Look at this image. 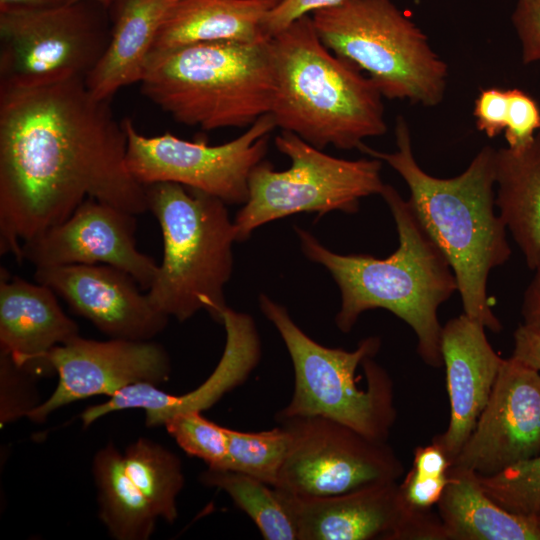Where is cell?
I'll return each instance as SVG.
<instances>
[{
  "mask_svg": "<svg viewBox=\"0 0 540 540\" xmlns=\"http://www.w3.org/2000/svg\"><path fill=\"white\" fill-rule=\"evenodd\" d=\"M36 282L51 288L78 315L110 338L152 340L169 317L156 309L128 273L109 265L37 267Z\"/></svg>",
  "mask_w": 540,
  "mask_h": 540,
  "instance_id": "18",
  "label": "cell"
},
{
  "mask_svg": "<svg viewBox=\"0 0 540 540\" xmlns=\"http://www.w3.org/2000/svg\"><path fill=\"white\" fill-rule=\"evenodd\" d=\"M77 336V324L64 313L51 288L1 269L0 353L38 376L41 359Z\"/></svg>",
  "mask_w": 540,
  "mask_h": 540,
  "instance_id": "20",
  "label": "cell"
},
{
  "mask_svg": "<svg viewBox=\"0 0 540 540\" xmlns=\"http://www.w3.org/2000/svg\"><path fill=\"white\" fill-rule=\"evenodd\" d=\"M92 475L97 488L99 517L116 540H147L158 516L127 475L123 454L111 442L93 457Z\"/></svg>",
  "mask_w": 540,
  "mask_h": 540,
  "instance_id": "25",
  "label": "cell"
},
{
  "mask_svg": "<svg viewBox=\"0 0 540 540\" xmlns=\"http://www.w3.org/2000/svg\"><path fill=\"white\" fill-rule=\"evenodd\" d=\"M447 480V473L439 476H427L418 474L411 469L399 485L404 498L409 504L427 509L437 504Z\"/></svg>",
  "mask_w": 540,
  "mask_h": 540,
  "instance_id": "36",
  "label": "cell"
},
{
  "mask_svg": "<svg viewBox=\"0 0 540 540\" xmlns=\"http://www.w3.org/2000/svg\"><path fill=\"white\" fill-rule=\"evenodd\" d=\"M201 481L225 491L244 511L266 540H298L297 528L282 494L248 475L208 468Z\"/></svg>",
  "mask_w": 540,
  "mask_h": 540,
  "instance_id": "27",
  "label": "cell"
},
{
  "mask_svg": "<svg viewBox=\"0 0 540 540\" xmlns=\"http://www.w3.org/2000/svg\"><path fill=\"white\" fill-rule=\"evenodd\" d=\"M164 426L186 454L203 460L208 468H224L228 453L227 428L197 411L175 415Z\"/></svg>",
  "mask_w": 540,
  "mask_h": 540,
  "instance_id": "30",
  "label": "cell"
},
{
  "mask_svg": "<svg viewBox=\"0 0 540 540\" xmlns=\"http://www.w3.org/2000/svg\"><path fill=\"white\" fill-rule=\"evenodd\" d=\"M36 375L16 365L12 359L0 353L1 424H7L28 414L39 404L31 391V377Z\"/></svg>",
  "mask_w": 540,
  "mask_h": 540,
  "instance_id": "31",
  "label": "cell"
},
{
  "mask_svg": "<svg viewBox=\"0 0 540 540\" xmlns=\"http://www.w3.org/2000/svg\"><path fill=\"white\" fill-rule=\"evenodd\" d=\"M135 216L88 198L64 221L23 243L20 262L26 260L35 268L109 265L128 273L148 290L158 264L137 249Z\"/></svg>",
  "mask_w": 540,
  "mask_h": 540,
  "instance_id": "16",
  "label": "cell"
},
{
  "mask_svg": "<svg viewBox=\"0 0 540 540\" xmlns=\"http://www.w3.org/2000/svg\"><path fill=\"white\" fill-rule=\"evenodd\" d=\"M127 135L126 162L142 185L174 182L219 198L226 204H244L253 168L263 161L271 132V114L260 117L237 138L220 145L188 141L171 133L145 136L130 119L123 122Z\"/></svg>",
  "mask_w": 540,
  "mask_h": 540,
  "instance_id": "11",
  "label": "cell"
},
{
  "mask_svg": "<svg viewBox=\"0 0 540 540\" xmlns=\"http://www.w3.org/2000/svg\"><path fill=\"white\" fill-rule=\"evenodd\" d=\"M495 205L533 270L540 261V132L523 149H496Z\"/></svg>",
  "mask_w": 540,
  "mask_h": 540,
  "instance_id": "24",
  "label": "cell"
},
{
  "mask_svg": "<svg viewBox=\"0 0 540 540\" xmlns=\"http://www.w3.org/2000/svg\"><path fill=\"white\" fill-rule=\"evenodd\" d=\"M540 453V373L503 359L489 400L450 466L492 476Z\"/></svg>",
  "mask_w": 540,
  "mask_h": 540,
  "instance_id": "15",
  "label": "cell"
},
{
  "mask_svg": "<svg viewBox=\"0 0 540 540\" xmlns=\"http://www.w3.org/2000/svg\"><path fill=\"white\" fill-rule=\"evenodd\" d=\"M144 187L163 239L162 261L147 290L150 302L180 322L205 310L221 323L237 241L226 203L174 182Z\"/></svg>",
  "mask_w": 540,
  "mask_h": 540,
  "instance_id": "6",
  "label": "cell"
},
{
  "mask_svg": "<svg viewBox=\"0 0 540 540\" xmlns=\"http://www.w3.org/2000/svg\"><path fill=\"white\" fill-rule=\"evenodd\" d=\"M450 461L435 443L417 447L414 451L413 470L421 475L439 476L447 473Z\"/></svg>",
  "mask_w": 540,
  "mask_h": 540,
  "instance_id": "38",
  "label": "cell"
},
{
  "mask_svg": "<svg viewBox=\"0 0 540 540\" xmlns=\"http://www.w3.org/2000/svg\"><path fill=\"white\" fill-rule=\"evenodd\" d=\"M345 1L347 0H282L266 13L262 21V33L269 40L297 19L321 9L338 6Z\"/></svg>",
  "mask_w": 540,
  "mask_h": 540,
  "instance_id": "34",
  "label": "cell"
},
{
  "mask_svg": "<svg viewBox=\"0 0 540 540\" xmlns=\"http://www.w3.org/2000/svg\"><path fill=\"white\" fill-rule=\"evenodd\" d=\"M437 502L447 540H540L535 517L511 513L483 490L478 474L450 466Z\"/></svg>",
  "mask_w": 540,
  "mask_h": 540,
  "instance_id": "23",
  "label": "cell"
},
{
  "mask_svg": "<svg viewBox=\"0 0 540 540\" xmlns=\"http://www.w3.org/2000/svg\"><path fill=\"white\" fill-rule=\"evenodd\" d=\"M485 326L465 313L450 319L441 331L450 420L432 442L451 461L473 432L486 406L503 358L492 348Z\"/></svg>",
  "mask_w": 540,
  "mask_h": 540,
  "instance_id": "19",
  "label": "cell"
},
{
  "mask_svg": "<svg viewBox=\"0 0 540 540\" xmlns=\"http://www.w3.org/2000/svg\"><path fill=\"white\" fill-rule=\"evenodd\" d=\"M311 18L323 44L365 71L383 97L426 107L442 102L447 64L392 0H347Z\"/></svg>",
  "mask_w": 540,
  "mask_h": 540,
  "instance_id": "8",
  "label": "cell"
},
{
  "mask_svg": "<svg viewBox=\"0 0 540 540\" xmlns=\"http://www.w3.org/2000/svg\"><path fill=\"white\" fill-rule=\"evenodd\" d=\"M276 79V127L319 149H358L387 131L382 94L353 64L330 51L303 16L269 39Z\"/></svg>",
  "mask_w": 540,
  "mask_h": 540,
  "instance_id": "4",
  "label": "cell"
},
{
  "mask_svg": "<svg viewBox=\"0 0 540 540\" xmlns=\"http://www.w3.org/2000/svg\"><path fill=\"white\" fill-rule=\"evenodd\" d=\"M279 492L298 540H447L439 515L409 504L397 481L325 497Z\"/></svg>",
  "mask_w": 540,
  "mask_h": 540,
  "instance_id": "13",
  "label": "cell"
},
{
  "mask_svg": "<svg viewBox=\"0 0 540 540\" xmlns=\"http://www.w3.org/2000/svg\"><path fill=\"white\" fill-rule=\"evenodd\" d=\"M174 2L119 0L108 45L85 78L90 93L110 100L121 88L140 83L158 30Z\"/></svg>",
  "mask_w": 540,
  "mask_h": 540,
  "instance_id": "21",
  "label": "cell"
},
{
  "mask_svg": "<svg viewBox=\"0 0 540 540\" xmlns=\"http://www.w3.org/2000/svg\"><path fill=\"white\" fill-rule=\"evenodd\" d=\"M47 370L57 373L58 383L50 397L27 416L38 423L75 401L97 395L109 397L138 382H167L171 362L164 347L152 340L97 341L79 335L52 348L41 359L38 374Z\"/></svg>",
  "mask_w": 540,
  "mask_h": 540,
  "instance_id": "14",
  "label": "cell"
},
{
  "mask_svg": "<svg viewBox=\"0 0 540 540\" xmlns=\"http://www.w3.org/2000/svg\"><path fill=\"white\" fill-rule=\"evenodd\" d=\"M533 271L534 276L524 292L521 315L524 324L540 327V261Z\"/></svg>",
  "mask_w": 540,
  "mask_h": 540,
  "instance_id": "39",
  "label": "cell"
},
{
  "mask_svg": "<svg viewBox=\"0 0 540 540\" xmlns=\"http://www.w3.org/2000/svg\"><path fill=\"white\" fill-rule=\"evenodd\" d=\"M485 493L507 511L535 517L540 509V455L492 476L478 474Z\"/></svg>",
  "mask_w": 540,
  "mask_h": 540,
  "instance_id": "29",
  "label": "cell"
},
{
  "mask_svg": "<svg viewBox=\"0 0 540 540\" xmlns=\"http://www.w3.org/2000/svg\"><path fill=\"white\" fill-rule=\"evenodd\" d=\"M108 8L88 0L31 12H0V87L85 79L112 31Z\"/></svg>",
  "mask_w": 540,
  "mask_h": 540,
  "instance_id": "10",
  "label": "cell"
},
{
  "mask_svg": "<svg viewBox=\"0 0 540 540\" xmlns=\"http://www.w3.org/2000/svg\"><path fill=\"white\" fill-rule=\"evenodd\" d=\"M259 306L279 332L294 369L292 398L277 418L323 416L387 441L396 410L392 380L373 360L380 339L365 338L353 351L329 348L310 338L267 295L260 294Z\"/></svg>",
  "mask_w": 540,
  "mask_h": 540,
  "instance_id": "7",
  "label": "cell"
},
{
  "mask_svg": "<svg viewBox=\"0 0 540 540\" xmlns=\"http://www.w3.org/2000/svg\"><path fill=\"white\" fill-rule=\"evenodd\" d=\"M380 195L394 218L399 240L397 249L387 258L335 253L307 230L295 227L301 250L312 262L323 265L339 287L341 305L335 323L340 331L350 332L365 311L385 309L412 328L421 359L429 366L440 367L442 326L438 309L458 291L456 277L410 202L388 184Z\"/></svg>",
  "mask_w": 540,
  "mask_h": 540,
  "instance_id": "2",
  "label": "cell"
},
{
  "mask_svg": "<svg viewBox=\"0 0 540 540\" xmlns=\"http://www.w3.org/2000/svg\"><path fill=\"white\" fill-rule=\"evenodd\" d=\"M277 149L291 165L276 171L265 161L250 173L249 195L233 221L237 241L258 227L300 212L324 215L338 210L354 214L360 199L381 193V160H347L328 155L296 134L281 130Z\"/></svg>",
  "mask_w": 540,
  "mask_h": 540,
  "instance_id": "9",
  "label": "cell"
},
{
  "mask_svg": "<svg viewBox=\"0 0 540 540\" xmlns=\"http://www.w3.org/2000/svg\"><path fill=\"white\" fill-rule=\"evenodd\" d=\"M88 1L96 2L110 9L112 6H116L119 0H88Z\"/></svg>",
  "mask_w": 540,
  "mask_h": 540,
  "instance_id": "41",
  "label": "cell"
},
{
  "mask_svg": "<svg viewBox=\"0 0 540 540\" xmlns=\"http://www.w3.org/2000/svg\"><path fill=\"white\" fill-rule=\"evenodd\" d=\"M507 95L505 139L507 147L520 150L533 141L540 129V108L537 102L521 89H508Z\"/></svg>",
  "mask_w": 540,
  "mask_h": 540,
  "instance_id": "32",
  "label": "cell"
},
{
  "mask_svg": "<svg viewBox=\"0 0 540 540\" xmlns=\"http://www.w3.org/2000/svg\"><path fill=\"white\" fill-rule=\"evenodd\" d=\"M75 0H0V12H31L64 6Z\"/></svg>",
  "mask_w": 540,
  "mask_h": 540,
  "instance_id": "40",
  "label": "cell"
},
{
  "mask_svg": "<svg viewBox=\"0 0 540 540\" xmlns=\"http://www.w3.org/2000/svg\"><path fill=\"white\" fill-rule=\"evenodd\" d=\"M126 152L123 123L85 79L0 87V253L20 261L23 243L88 198L146 212Z\"/></svg>",
  "mask_w": 540,
  "mask_h": 540,
  "instance_id": "1",
  "label": "cell"
},
{
  "mask_svg": "<svg viewBox=\"0 0 540 540\" xmlns=\"http://www.w3.org/2000/svg\"><path fill=\"white\" fill-rule=\"evenodd\" d=\"M290 436L274 488L294 497L343 494L397 481L404 467L387 441L369 438L323 416L277 418Z\"/></svg>",
  "mask_w": 540,
  "mask_h": 540,
  "instance_id": "12",
  "label": "cell"
},
{
  "mask_svg": "<svg viewBox=\"0 0 540 540\" xmlns=\"http://www.w3.org/2000/svg\"><path fill=\"white\" fill-rule=\"evenodd\" d=\"M124 468L158 516L173 523L178 516L177 497L184 474L176 454L159 443L140 437L123 454Z\"/></svg>",
  "mask_w": 540,
  "mask_h": 540,
  "instance_id": "26",
  "label": "cell"
},
{
  "mask_svg": "<svg viewBox=\"0 0 540 540\" xmlns=\"http://www.w3.org/2000/svg\"><path fill=\"white\" fill-rule=\"evenodd\" d=\"M226 332L223 354L211 375L196 389L171 395L149 382L128 385L100 404L89 406L81 414L85 427L101 417L126 409H143L148 427L164 426L173 416L202 412L226 393L243 384L261 358L260 337L253 318L228 306L222 312Z\"/></svg>",
  "mask_w": 540,
  "mask_h": 540,
  "instance_id": "17",
  "label": "cell"
},
{
  "mask_svg": "<svg viewBox=\"0 0 540 540\" xmlns=\"http://www.w3.org/2000/svg\"><path fill=\"white\" fill-rule=\"evenodd\" d=\"M397 150L385 153L362 143L358 150L388 163L405 181L409 202L421 224L448 260L458 284L463 313L498 333L501 322L487 295L490 271L511 256L506 226L495 214V152L484 146L467 169L453 178L426 173L414 158L409 126L395 125Z\"/></svg>",
  "mask_w": 540,
  "mask_h": 540,
  "instance_id": "3",
  "label": "cell"
},
{
  "mask_svg": "<svg viewBox=\"0 0 540 540\" xmlns=\"http://www.w3.org/2000/svg\"><path fill=\"white\" fill-rule=\"evenodd\" d=\"M170 1H171V2H176V1H178V0H170Z\"/></svg>",
  "mask_w": 540,
  "mask_h": 540,
  "instance_id": "44",
  "label": "cell"
},
{
  "mask_svg": "<svg viewBox=\"0 0 540 540\" xmlns=\"http://www.w3.org/2000/svg\"><path fill=\"white\" fill-rule=\"evenodd\" d=\"M228 453L223 469L239 472L272 487L286 459L290 436L282 426L260 432L227 428Z\"/></svg>",
  "mask_w": 540,
  "mask_h": 540,
  "instance_id": "28",
  "label": "cell"
},
{
  "mask_svg": "<svg viewBox=\"0 0 540 540\" xmlns=\"http://www.w3.org/2000/svg\"><path fill=\"white\" fill-rule=\"evenodd\" d=\"M267 1L271 2L275 6L276 4H278L282 0H267Z\"/></svg>",
  "mask_w": 540,
  "mask_h": 540,
  "instance_id": "43",
  "label": "cell"
},
{
  "mask_svg": "<svg viewBox=\"0 0 540 540\" xmlns=\"http://www.w3.org/2000/svg\"><path fill=\"white\" fill-rule=\"evenodd\" d=\"M141 92L175 121L203 130L249 127L276 95L269 40L152 50Z\"/></svg>",
  "mask_w": 540,
  "mask_h": 540,
  "instance_id": "5",
  "label": "cell"
},
{
  "mask_svg": "<svg viewBox=\"0 0 540 540\" xmlns=\"http://www.w3.org/2000/svg\"><path fill=\"white\" fill-rule=\"evenodd\" d=\"M535 522H536L538 532L540 534V509H539L538 513L536 514V516H535Z\"/></svg>",
  "mask_w": 540,
  "mask_h": 540,
  "instance_id": "42",
  "label": "cell"
},
{
  "mask_svg": "<svg viewBox=\"0 0 540 540\" xmlns=\"http://www.w3.org/2000/svg\"><path fill=\"white\" fill-rule=\"evenodd\" d=\"M511 20L521 43L522 62H540V0H516Z\"/></svg>",
  "mask_w": 540,
  "mask_h": 540,
  "instance_id": "33",
  "label": "cell"
},
{
  "mask_svg": "<svg viewBox=\"0 0 540 540\" xmlns=\"http://www.w3.org/2000/svg\"><path fill=\"white\" fill-rule=\"evenodd\" d=\"M507 109V90L499 88L481 90L473 110L477 129L489 138L499 135L505 130Z\"/></svg>",
  "mask_w": 540,
  "mask_h": 540,
  "instance_id": "35",
  "label": "cell"
},
{
  "mask_svg": "<svg viewBox=\"0 0 540 540\" xmlns=\"http://www.w3.org/2000/svg\"><path fill=\"white\" fill-rule=\"evenodd\" d=\"M511 356L540 373V327L521 323L515 330Z\"/></svg>",
  "mask_w": 540,
  "mask_h": 540,
  "instance_id": "37",
  "label": "cell"
},
{
  "mask_svg": "<svg viewBox=\"0 0 540 540\" xmlns=\"http://www.w3.org/2000/svg\"><path fill=\"white\" fill-rule=\"evenodd\" d=\"M273 6L267 0H178L170 6L152 50L203 42L268 40L262 33V21Z\"/></svg>",
  "mask_w": 540,
  "mask_h": 540,
  "instance_id": "22",
  "label": "cell"
}]
</instances>
